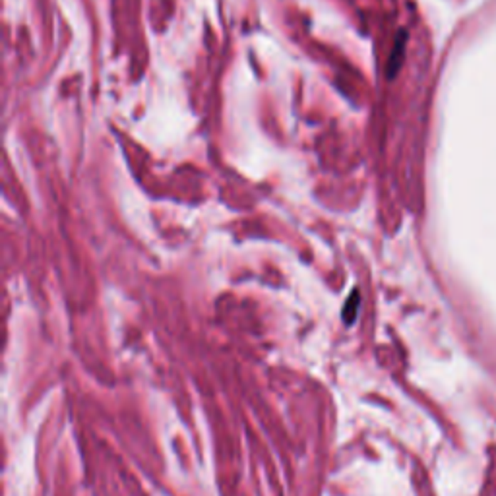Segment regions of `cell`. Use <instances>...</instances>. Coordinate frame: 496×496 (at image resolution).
Segmentation results:
<instances>
[{
    "label": "cell",
    "mask_w": 496,
    "mask_h": 496,
    "mask_svg": "<svg viewBox=\"0 0 496 496\" xmlns=\"http://www.w3.org/2000/svg\"><path fill=\"white\" fill-rule=\"evenodd\" d=\"M355 309H358V293L355 291L351 295V299H349V304H347V312H345V320L347 322H353V312H355Z\"/></svg>",
    "instance_id": "obj_1"
}]
</instances>
